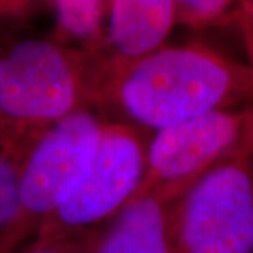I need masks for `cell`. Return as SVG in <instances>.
<instances>
[{
    "instance_id": "cell-1",
    "label": "cell",
    "mask_w": 253,
    "mask_h": 253,
    "mask_svg": "<svg viewBox=\"0 0 253 253\" xmlns=\"http://www.w3.org/2000/svg\"><path fill=\"white\" fill-rule=\"evenodd\" d=\"M253 104V69L206 42L165 45L110 83L100 113L161 131L214 111Z\"/></svg>"
},
{
    "instance_id": "cell-12",
    "label": "cell",
    "mask_w": 253,
    "mask_h": 253,
    "mask_svg": "<svg viewBox=\"0 0 253 253\" xmlns=\"http://www.w3.org/2000/svg\"><path fill=\"white\" fill-rule=\"evenodd\" d=\"M244 41L248 65L253 69V0L236 1L234 24Z\"/></svg>"
},
{
    "instance_id": "cell-10",
    "label": "cell",
    "mask_w": 253,
    "mask_h": 253,
    "mask_svg": "<svg viewBox=\"0 0 253 253\" xmlns=\"http://www.w3.org/2000/svg\"><path fill=\"white\" fill-rule=\"evenodd\" d=\"M28 154L0 124V234L17 214L21 170Z\"/></svg>"
},
{
    "instance_id": "cell-7",
    "label": "cell",
    "mask_w": 253,
    "mask_h": 253,
    "mask_svg": "<svg viewBox=\"0 0 253 253\" xmlns=\"http://www.w3.org/2000/svg\"><path fill=\"white\" fill-rule=\"evenodd\" d=\"M176 10L174 0L110 1L107 36L101 49L109 65L107 87L120 73L165 46L177 24Z\"/></svg>"
},
{
    "instance_id": "cell-2",
    "label": "cell",
    "mask_w": 253,
    "mask_h": 253,
    "mask_svg": "<svg viewBox=\"0 0 253 253\" xmlns=\"http://www.w3.org/2000/svg\"><path fill=\"white\" fill-rule=\"evenodd\" d=\"M109 81L101 52L26 37L0 45V124L31 151L48 128L81 110L99 111Z\"/></svg>"
},
{
    "instance_id": "cell-3",
    "label": "cell",
    "mask_w": 253,
    "mask_h": 253,
    "mask_svg": "<svg viewBox=\"0 0 253 253\" xmlns=\"http://www.w3.org/2000/svg\"><path fill=\"white\" fill-rule=\"evenodd\" d=\"M152 131L107 120L89 173L63 206L46 219L34 244L75 246L99 238L134 199L144 180Z\"/></svg>"
},
{
    "instance_id": "cell-6",
    "label": "cell",
    "mask_w": 253,
    "mask_h": 253,
    "mask_svg": "<svg viewBox=\"0 0 253 253\" xmlns=\"http://www.w3.org/2000/svg\"><path fill=\"white\" fill-rule=\"evenodd\" d=\"M241 156H253V104L156 131L134 199L158 196L174 201L206 173Z\"/></svg>"
},
{
    "instance_id": "cell-11",
    "label": "cell",
    "mask_w": 253,
    "mask_h": 253,
    "mask_svg": "<svg viewBox=\"0 0 253 253\" xmlns=\"http://www.w3.org/2000/svg\"><path fill=\"white\" fill-rule=\"evenodd\" d=\"M236 1L229 0H180L177 1V24L196 33L234 24Z\"/></svg>"
},
{
    "instance_id": "cell-13",
    "label": "cell",
    "mask_w": 253,
    "mask_h": 253,
    "mask_svg": "<svg viewBox=\"0 0 253 253\" xmlns=\"http://www.w3.org/2000/svg\"><path fill=\"white\" fill-rule=\"evenodd\" d=\"M24 253H65L62 248L55 246V245H40L34 244L33 246H30V249H27Z\"/></svg>"
},
{
    "instance_id": "cell-4",
    "label": "cell",
    "mask_w": 253,
    "mask_h": 253,
    "mask_svg": "<svg viewBox=\"0 0 253 253\" xmlns=\"http://www.w3.org/2000/svg\"><path fill=\"white\" fill-rule=\"evenodd\" d=\"M106 121L97 110H81L37 139L21 170L16 218L0 234V253H14L28 238H37L71 199L89 173Z\"/></svg>"
},
{
    "instance_id": "cell-9",
    "label": "cell",
    "mask_w": 253,
    "mask_h": 253,
    "mask_svg": "<svg viewBox=\"0 0 253 253\" xmlns=\"http://www.w3.org/2000/svg\"><path fill=\"white\" fill-rule=\"evenodd\" d=\"M54 10L55 41L82 51L101 52L107 36L110 1L56 0Z\"/></svg>"
},
{
    "instance_id": "cell-5",
    "label": "cell",
    "mask_w": 253,
    "mask_h": 253,
    "mask_svg": "<svg viewBox=\"0 0 253 253\" xmlns=\"http://www.w3.org/2000/svg\"><path fill=\"white\" fill-rule=\"evenodd\" d=\"M172 253H253V156L206 173L173 201Z\"/></svg>"
},
{
    "instance_id": "cell-14",
    "label": "cell",
    "mask_w": 253,
    "mask_h": 253,
    "mask_svg": "<svg viewBox=\"0 0 253 253\" xmlns=\"http://www.w3.org/2000/svg\"><path fill=\"white\" fill-rule=\"evenodd\" d=\"M93 249H94V245H93ZM93 253H94V252H93Z\"/></svg>"
},
{
    "instance_id": "cell-8",
    "label": "cell",
    "mask_w": 253,
    "mask_h": 253,
    "mask_svg": "<svg viewBox=\"0 0 253 253\" xmlns=\"http://www.w3.org/2000/svg\"><path fill=\"white\" fill-rule=\"evenodd\" d=\"M176 201V200H174ZM173 201L158 196L131 200L97 238L94 253H172L169 212Z\"/></svg>"
}]
</instances>
